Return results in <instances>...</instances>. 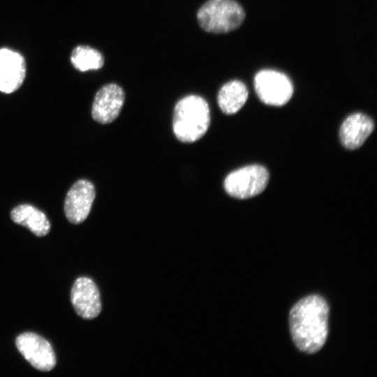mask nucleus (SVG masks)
<instances>
[{
  "instance_id": "obj_7",
  "label": "nucleus",
  "mask_w": 377,
  "mask_h": 377,
  "mask_svg": "<svg viewBox=\"0 0 377 377\" xmlns=\"http://www.w3.org/2000/svg\"><path fill=\"white\" fill-rule=\"evenodd\" d=\"M96 197L93 184L86 179L75 182L68 191L64 201V212L72 223H82L88 216Z\"/></svg>"
},
{
  "instance_id": "obj_1",
  "label": "nucleus",
  "mask_w": 377,
  "mask_h": 377,
  "mask_svg": "<svg viewBox=\"0 0 377 377\" xmlns=\"http://www.w3.org/2000/svg\"><path fill=\"white\" fill-rule=\"evenodd\" d=\"M328 317V304L320 295H308L295 304L289 313V326L300 350L313 354L322 348L327 337Z\"/></svg>"
},
{
  "instance_id": "obj_8",
  "label": "nucleus",
  "mask_w": 377,
  "mask_h": 377,
  "mask_svg": "<svg viewBox=\"0 0 377 377\" xmlns=\"http://www.w3.org/2000/svg\"><path fill=\"white\" fill-rule=\"evenodd\" d=\"M125 101L123 89L114 83L103 86L96 94L92 108L93 119L101 124L112 122L119 115Z\"/></svg>"
},
{
  "instance_id": "obj_3",
  "label": "nucleus",
  "mask_w": 377,
  "mask_h": 377,
  "mask_svg": "<svg viewBox=\"0 0 377 377\" xmlns=\"http://www.w3.org/2000/svg\"><path fill=\"white\" fill-rule=\"evenodd\" d=\"M245 13L235 0H208L197 13L198 22L208 33L225 34L237 29Z\"/></svg>"
},
{
  "instance_id": "obj_10",
  "label": "nucleus",
  "mask_w": 377,
  "mask_h": 377,
  "mask_svg": "<svg viewBox=\"0 0 377 377\" xmlns=\"http://www.w3.org/2000/svg\"><path fill=\"white\" fill-rule=\"evenodd\" d=\"M26 75L24 57L8 48L0 49V91L10 94L22 84Z\"/></svg>"
},
{
  "instance_id": "obj_5",
  "label": "nucleus",
  "mask_w": 377,
  "mask_h": 377,
  "mask_svg": "<svg viewBox=\"0 0 377 377\" xmlns=\"http://www.w3.org/2000/svg\"><path fill=\"white\" fill-rule=\"evenodd\" d=\"M254 87L259 99L265 104L282 106L293 94L290 79L283 73L274 70H262L254 78Z\"/></svg>"
},
{
  "instance_id": "obj_9",
  "label": "nucleus",
  "mask_w": 377,
  "mask_h": 377,
  "mask_svg": "<svg viewBox=\"0 0 377 377\" xmlns=\"http://www.w3.org/2000/svg\"><path fill=\"white\" fill-rule=\"evenodd\" d=\"M71 300L76 313L84 319L95 318L101 311L99 291L89 278L80 277L75 281Z\"/></svg>"
},
{
  "instance_id": "obj_4",
  "label": "nucleus",
  "mask_w": 377,
  "mask_h": 377,
  "mask_svg": "<svg viewBox=\"0 0 377 377\" xmlns=\"http://www.w3.org/2000/svg\"><path fill=\"white\" fill-rule=\"evenodd\" d=\"M269 178V172L265 167L258 164L250 165L228 174L223 186L231 197L246 199L261 193L265 189Z\"/></svg>"
},
{
  "instance_id": "obj_12",
  "label": "nucleus",
  "mask_w": 377,
  "mask_h": 377,
  "mask_svg": "<svg viewBox=\"0 0 377 377\" xmlns=\"http://www.w3.org/2000/svg\"><path fill=\"white\" fill-rule=\"evenodd\" d=\"M13 221L29 228L35 235H46L50 229V223L45 214L36 207L22 204L15 207L10 213Z\"/></svg>"
},
{
  "instance_id": "obj_11",
  "label": "nucleus",
  "mask_w": 377,
  "mask_h": 377,
  "mask_svg": "<svg viewBox=\"0 0 377 377\" xmlns=\"http://www.w3.org/2000/svg\"><path fill=\"white\" fill-rule=\"evenodd\" d=\"M374 129V123L369 117L360 112L352 114L341 125V142L348 149L360 148Z\"/></svg>"
},
{
  "instance_id": "obj_2",
  "label": "nucleus",
  "mask_w": 377,
  "mask_h": 377,
  "mask_svg": "<svg viewBox=\"0 0 377 377\" xmlns=\"http://www.w3.org/2000/svg\"><path fill=\"white\" fill-rule=\"evenodd\" d=\"M210 124V110L202 97L191 94L181 98L173 112L172 129L175 137L185 143L200 140Z\"/></svg>"
},
{
  "instance_id": "obj_13",
  "label": "nucleus",
  "mask_w": 377,
  "mask_h": 377,
  "mask_svg": "<svg viewBox=\"0 0 377 377\" xmlns=\"http://www.w3.org/2000/svg\"><path fill=\"white\" fill-rule=\"evenodd\" d=\"M248 95V89L242 82L232 80L220 89L217 95L218 105L223 113L233 114L244 106Z\"/></svg>"
},
{
  "instance_id": "obj_14",
  "label": "nucleus",
  "mask_w": 377,
  "mask_h": 377,
  "mask_svg": "<svg viewBox=\"0 0 377 377\" xmlns=\"http://www.w3.org/2000/svg\"><path fill=\"white\" fill-rule=\"evenodd\" d=\"M71 61L77 70L84 72L103 67L104 58L97 50L87 45H79L72 52Z\"/></svg>"
},
{
  "instance_id": "obj_6",
  "label": "nucleus",
  "mask_w": 377,
  "mask_h": 377,
  "mask_svg": "<svg viewBox=\"0 0 377 377\" xmlns=\"http://www.w3.org/2000/svg\"><path fill=\"white\" fill-rule=\"evenodd\" d=\"M15 344L22 356L36 369L49 371L56 364V358L50 343L40 336L25 332L19 335Z\"/></svg>"
}]
</instances>
